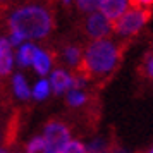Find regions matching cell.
Wrapping results in <instances>:
<instances>
[{"label": "cell", "instance_id": "obj_4", "mask_svg": "<svg viewBox=\"0 0 153 153\" xmlns=\"http://www.w3.org/2000/svg\"><path fill=\"white\" fill-rule=\"evenodd\" d=\"M45 148L43 153H64L71 141V131L62 120H50L45 126Z\"/></svg>", "mask_w": 153, "mask_h": 153}, {"label": "cell", "instance_id": "obj_15", "mask_svg": "<svg viewBox=\"0 0 153 153\" xmlns=\"http://www.w3.org/2000/svg\"><path fill=\"white\" fill-rule=\"evenodd\" d=\"M139 72L145 74L146 77L153 79V52H148L145 57H143V64L139 67Z\"/></svg>", "mask_w": 153, "mask_h": 153}, {"label": "cell", "instance_id": "obj_16", "mask_svg": "<svg viewBox=\"0 0 153 153\" xmlns=\"http://www.w3.org/2000/svg\"><path fill=\"white\" fill-rule=\"evenodd\" d=\"M110 150V145L105 141V139L98 138V139H93L90 143V148H88V153H107Z\"/></svg>", "mask_w": 153, "mask_h": 153}, {"label": "cell", "instance_id": "obj_18", "mask_svg": "<svg viewBox=\"0 0 153 153\" xmlns=\"http://www.w3.org/2000/svg\"><path fill=\"white\" fill-rule=\"evenodd\" d=\"M76 4L84 12H95L100 5V0H76Z\"/></svg>", "mask_w": 153, "mask_h": 153}, {"label": "cell", "instance_id": "obj_10", "mask_svg": "<svg viewBox=\"0 0 153 153\" xmlns=\"http://www.w3.org/2000/svg\"><path fill=\"white\" fill-rule=\"evenodd\" d=\"M35 53H36V47L33 43H22L21 48H19V53H17V62H19V65L21 67L33 65Z\"/></svg>", "mask_w": 153, "mask_h": 153}, {"label": "cell", "instance_id": "obj_3", "mask_svg": "<svg viewBox=\"0 0 153 153\" xmlns=\"http://www.w3.org/2000/svg\"><path fill=\"white\" fill-rule=\"evenodd\" d=\"M150 19H152V9H129L119 19L110 22V26L117 35H136Z\"/></svg>", "mask_w": 153, "mask_h": 153}, {"label": "cell", "instance_id": "obj_7", "mask_svg": "<svg viewBox=\"0 0 153 153\" xmlns=\"http://www.w3.org/2000/svg\"><path fill=\"white\" fill-rule=\"evenodd\" d=\"M12 45L7 38H0V76H9L12 71Z\"/></svg>", "mask_w": 153, "mask_h": 153}, {"label": "cell", "instance_id": "obj_8", "mask_svg": "<svg viewBox=\"0 0 153 153\" xmlns=\"http://www.w3.org/2000/svg\"><path fill=\"white\" fill-rule=\"evenodd\" d=\"M71 86H72V77L65 71L57 69L52 74V77H50V90L53 91L55 95H62L64 91H67Z\"/></svg>", "mask_w": 153, "mask_h": 153}, {"label": "cell", "instance_id": "obj_5", "mask_svg": "<svg viewBox=\"0 0 153 153\" xmlns=\"http://www.w3.org/2000/svg\"><path fill=\"white\" fill-rule=\"evenodd\" d=\"M110 21L105 17L103 14H100V12H91L88 16V19L84 22V31H86V35L90 36L91 40H103L105 36L110 33Z\"/></svg>", "mask_w": 153, "mask_h": 153}, {"label": "cell", "instance_id": "obj_6", "mask_svg": "<svg viewBox=\"0 0 153 153\" xmlns=\"http://www.w3.org/2000/svg\"><path fill=\"white\" fill-rule=\"evenodd\" d=\"M129 5H131L129 0H100L98 12L103 14L110 22H114L129 10Z\"/></svg>", "mask_w": 153, "mask_h": 153}, {"label": "cell", "instance_id": "obj_11", "mask_svg": "<svg viewBox=\"0 0 153 153\" xmlns=\"http://www.w3.org/2000/svg\"><path fill=\"white\" fill-rule=\"evenodd\" d=\"M12 86H14V91L17 98H21V100H28L31 97V91L28 88V83H26V79L22 77V74H16L14 79H12Z\"/></svg>", "mask_w": 153, "mask_h": 153}, {"label": "cell", "instance_id": "obj_9", "mask_svg": "<svg viewBox=\"0 0 153 153\" xmlns=\"http://www.w3.org/2000/svg\"><path fill=\"white\" fill-rule=\"evenodd\" d=\"M50 65H52V57H50V53L45 52V50L36 48L35 60H33V67L36 69V72L40 76H45V74H48Z\"/></svg>", "mask_w": 153, "mask_h": 153}, {"label": "cell", "instance_id": "obj_17", "mask_svg": "<svg viewBox=\"0 0 153 153\" xmlns=\"http://www.w3.org/2000/svg\"><path fill=\"white\" fill-rule=\"evenodd\" d=\"M43 148H45V139H43V136H36V138H33L28 145H26V153L43 152Z\"/></svg>", "mask_w": 153, "mask_h": 153}, {"label": "cell", "instance_id": "obj_19", "mask_svg": "<svg viewBox=\"0 0 153 153\" xmlns=\"http://www.w3.org/2000/svg\"><path fill=\"white\" fill-rule=\"evenodd\" d=\"M64 153H88L86 148L81 141H69V145L65 146Z\"/></svg>", "mask_w": 153, "mask_h": 153}, {"label": "cell", "instance_id": "obj_20", "mask_svg": "<svg viewBox=\"0 0 153 153\" xmlns=\"http://www.w3.org/2000/svg\"><path fill=\"white\" fill-rule=\"evenodd\" d=\"M132 9H152L153 0H129Z\"/></svg>", "mask_w": 153, "mask_h": 153}, {"label": "cell", "instance_id": "obj_22", "mask_svg": "<svg viewBox=\"0 0 153 153\" xmlns=\"http://www.w3.org/2000/svg\"><path fill=\"white\" fill-rule=\"evenodd\" d=\"M0 153H7V152H5V150H4V148H0Z\"/></svg>", "mask_w": 153, "mask_h": 153}, {"label": "cell", "instance_id": "obj_2", "mask_svg": "<svg viewBox=\"0 0 153 153\" xmlns=\"http://www.w3.org/2000/svg\"><path fill=\"white\" fill-rule=\"evenodd\" d=\"M53 16L48 9L42 5H28L17 9L9 17V28L14 35H19L22 40H38L45 38L53 29Z\"/></svg>", "mask_w": 153, "mask_h": 153}, {"label": "cell", "instance_id": "obj_12", "mask_svg": "<svg viewBox=\"0 0 153 153\" xmlns=\"http://www.w3.org/2000/svg\"><path fill=\"white\" fill-rule=\"evenodd\" d=\"M65 100H67V105L69 107L77 108V107H81V105H84L88 102V95H84L83 91H79V90H71L67 93V98Z\"/></svg>", "mask_w": 153, "mask_h": 153}, {"label": "cell", "instance_id": "obj_23", "mask_svg": "<svg viewBox=\"0 0 153 153\" xmlns=\"http://www.w3.org/2000/svg\"><path fill=\"white\" fill-rule=\"evenodd\" d=\"M10 153H19V152H10Z\"/></svg>", "mask_w": 153, "mask_h": 153}, {"label": "cell", "instance_id": "obj_13", "mask_svg": "<svg viewBox=\"0 0 153 153\" xmlns=\"http://www.w3.org/2000/svg\"><path fill=\"white\" fill-rule=\"evenodd\" d=\"M64 55H65V60H67V64L69 65H72V67H76L77 64L81 62V48L77 47V45H69L67 48H65V52H64Z\"/></svg>", "mask_w": 153, "mask_h": 153}, {"label": "cell", "instance_id": "obj_1", "mask_svg": "<svg viewBox=\"0 0 153 153\" xmlns=\"http://www.w3.org/2000/svg\"><path fill=\"white\" fill-rule=\"evenodd\" d=\"M122 48H117L108 40H97L88 47L81 62L74 67V74L81 76L83 79L90 81L97 76H105L115 71V67L120 62Z\"/></svg>", "mask_w": 153, "mask_h": 153}, {"label": "cell", "instance_id": "obj_14", "mask_svg": "<svg viewBox=\"0 0 153 153\" xmlns=\"http://www.w3.org/2000/svg\"><path fill=\"white\" fill-rule=\"evenodd\" d=\"M50 95V83L47 79H42V81H38L35 86V90H33V98L38 100V102H42L45 98Z\"/></svg>", "mask_w": 153, "mask_h": 153}, {"label": "cell", "instance_id": "obj_21", "mask_svg": "<svg viewBox=\"0 0 153 153\" xmlns=\"http://www.w3.org/2000/svg\"><path fill=\"white\" fill-rule=\"evenodd\" d=\"M62 2H64V5H69L71 4V0H62Z\"/></svg>", "mask_w": 153, "mask_h": 153}]
</instances>
